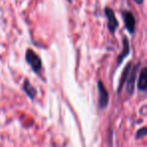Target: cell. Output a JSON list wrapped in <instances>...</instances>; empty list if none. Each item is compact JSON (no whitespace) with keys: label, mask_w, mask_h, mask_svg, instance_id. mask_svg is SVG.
I'll return each mask as SVG.
<instances>
[{"label":"cell","mask_w":147,"mask_h":147,"mask_svg":"<svg viewBox=\"0 0 147 147\" xmlns=\"http://www.w3.org/2000/svg\"><path fill=\"white\" fill-rule=\"evenodd\" d=\"M25 59L34 73H38L41 69V59L33 49H27L25 53Z\"/></svg>","instance_id":"6da1fadb"},{"label":"cell","mask_w":147,"mask_h":147,"mask_svg":"<svg viewBox=\"0 0 147 147\" xmlns=\"http://www.w3.org/2000/svg\"><path fill=\"white\" fill-rule=\"evenodd\" d=\"M97 88L99 91V106L101 109H104L106 108L109 103V94L101 81H99L97 84Z\"/></svg>","instance_id":"7a4b0ae2"},{"label":"cell","mask_w":147,"mask_h":147,"mask_svg":"<svg viewBox=\"0 0 147 147\" xmlns=\"http://www.w3.org/2000/svg\"><path fill=\"white\" fill-rule=\"evenodd\" d=\"M105 14H106V17L108 19V29L110 30L111 33H114L119 25V22L116 19L114 11L109 7H106L105 8Z\"/></svg>","instance_id":"3957f363"},{"label":"cell","mask_w":147,"mask_h":147,"mask_svg":"<svg viewBox=\"0 0 147 147\" xmlns=\"http://www.w3.org/2000/svg\"><path fill=\"white\" fill-rule=\"evenodd\" d=\"M123 18H124L126 29L131 34H133L135 32V25H136V21H135V17L133 13L130 12V11H124L123 12Z\"/></svg>","instance_id":"277c9868"},{"label":"cell","mask_w":147,"mask_h":147,"mask_svg":"<svg viewBox=\"0 0 147 147\" xmlns=\"http://www.w3.org/2000/svg\"><path fill=\"white\" fill-rule=\"evenodd\" d=\"M139 65H136L133 67L131 73H129L128 79H127V93L128 95L133 94V90H134V84H135V79H136V74L138 71Z\"/></svg>","instance_id":"5b68a950"},{"label":"cell","mask_w":147,"mask_h":147,"mask_svg":"<svg viewBox=\"0 0 147 147\" xmlns=\"http://www.w3.org/2000/svg\"><path fill=\"white\" fill-rule=\"evenodd\" d=\"M137 86H138L139 91L145 92L147 90V67H146L141 69Z\"/></svg>","instance_id":"8992f818"},{"label":"cell","mask_w":147,"mask_h":147,"mask_svg":"<svg viewBox=\"0 0 147 147\" xmlns=\"http://www.w3.org/2000/svg\"><path fill=\"white\" fill-rule=\"evenodd\" d=\"M129 53H130L129 40L127 37H124V38H123V51H122V53L118 55V59H117V63H118V65H120V63L123 61V59L129 55Z\"/></svg>","instance_id":"52a82bcc"},{"label":"cell","mask_w":147,"mask_h":147,"mask_svg":"<svg viewBox=\"0 0 147 147\" xmlns=\"http://www.w3.org/2000/svg\"><path fill=\"white\" fill-rule=\"evenodd\" d=\"M22 89H23V91L25 92V94H26L30 99H34L35 98V96H36V94H37V91H36V89H35L34 87H33L32 85L28 82V80L24 81V83H23V86H22Z\"/></svg>","instance_id":"ba28073f"},{"label":"cell","mask_w":147,"mask_h":147,"mask_svg":"<svg viewBox=\"0 0 147 147\" xmlns=\"http://www.w3.org/2000/svg\"><path fill=\"white\" fill-rule=\"evenodd\" d=\"M130 69H131V63H129L126 67H125L124 71H123V75H122V78L120 80V84H119V87H118V93L121 92L122 90V87L125 83L127 82V79H128V76H129V73H130Z\"/></svg>","instance_id":"9c48e42d"},{"label":"cell","mask_w":147,"mask_h":147,"mask_svg":"<svg viewBox=\"0 0 147 147\" xmlns=\"http://www.w3.org/2000/svg\"><path fill=\"white\" fill-rule=\"evenodd\" d=\"M145 136H147V127L140 128L136 133V139H142Z\"/></svg>","instance_id":"30bf717a"},{"label":"cell","mask_w":147,"mask_h":147,"mask_svg":"<svg viewBox=\"0 0 147 147\" xmlns=\"http://www.w3.org/2000/svg\"><path fill=\"white\" fill-rule=\"evenodd\" d=\"M134 1L137 3V4H142L143 3V0H134Z\"/></svg>","instance_id":"8fae6325"}]
</instances>
